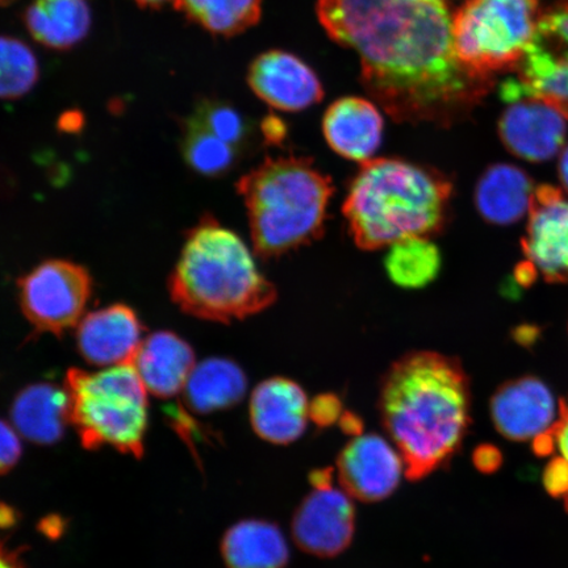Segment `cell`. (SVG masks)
<instances>
[{"mask_svg":"<svg viewBox=\"0 0 568 568\" xmlns=\"http://www.w3.org/2000/svg\"><path fill=\"white\" fill-rule=\"evenodd\" d=\"M316 10L329 38L359 55L362 84L397 123L449 126L495 87L458 59L446 2L317 0Z\"/></svg>","mask_w":568,"mask_h":568,"instance_id":"6da1fadb","label":"cell"},{"mask_svg":"<svg viewBox=\"0 0 568 568\" xmlns=\"http://www.w3.org/2000/svg\"><path fill=\"white\" fill-rule=\"evenodd\" d=\"M383 424L410 480L452 459L470 423V388L456 359L420 352L390 368L381 393Z\"/></svg>","mask_w":568,"mask_h":568,"instance_id":"7a4b0ae2","label":"cell"},{"mask_svg":"<svg viewBox=\"0 0 568 568\" xmlns=\"http://www.w3.org/2000/svg\"><path fill=\"white\" fill-rule=\"evenodd\" d=\"M450 197L452 183L436 170L376 159L362 163L344 213L355 243L374 251L442 230Z\"/></svg>","mask_w":568,"mask_h":568,"instance_id":"3957f363","label":"cell"},{"mask_svg":"<svg viewBox=\"0 0 568 568\" xmlns=\"http://www.w3.org/2000/svg\"><path fill=\"white\" fill-rule=\"evenodd\" d=\"M169 287L183 312L217 323L258 314L276 296L244 241L210 215L187 233Z\"/></svg>","mask_w":568,"mask_h":568,"instance_id":"277c9868","label":"cell"},{"mask_svg":"<svg viewBox=\"0 0 568 568\" xmlns=\"http://www.w3.org/2000/svg\"><path fill=\"white\" fill-rule=\"evenodd\" d=\"M255 252L276 257L323 233L333 194L328 176L301 158H267L237 183Z\"/></svg>","mask_w":568,"mask_h":568,"instance_id":"5b68a950","label":"cell"},{"mask_svg":"<svg viewBox=\"0 0 568 568\" xmlns=\"http://www.w3.org/2000/svg\"><path fill=\"white\" fill-rule=\"evenodd\" d=\"M70 423L89 450L111 446L140 458L148 426V389L132 364L67 375Z\"/></svg>","mask_w":568,"mask_h":568,"instance_id":"8992f818","label":"cell"},{"mask_svg":"<svg viewBox=\"0 0 568 568\" xmlns=\"http://www.w3.org/2000/svg\"><path fill=\"white\" fill-rule=\"evenodd\" d=\"M541 13L538 0H466L453 16L458 59L488 77L516 70Z\"/></svg>","mask_w":568,"mask_h":568,"instance_id":"52a82bcc","label":"cell"},{"mask_svg":"<svg viewBox=\"0 0 568 568\" xmlns=\"http://www.w3.org/2000/svg\"><path fill=\"white\" fill-rule=\"evenodd\" d=\"M516 71L517 78L500 87L504 102L539 99L568 119V0H559L541 13Z\"/></svg>","mask_w":568,"mask_h":568,"instance_id":"ba28073f","label":"cell"},{"mask_svg":"<svg viewBox=\"0 0 568 568\" xmlns=\"http://www.w3.org/2000/svg\"><path fill=\"white\" fill-rule=\"evenodd\" d=\"M20 305L41 333L60 336L80 324L92 282L87 268L68 261H48L18 282Z\"/></svg>","mask_w":568,"mask_h":568,"instance_id":"9c48e42d","label":"cell"},{"mask_svg":"<svg viewBox=\"0 0 568 568\" xmlns=\"http://www.w3.org/2000/svg\"><path fill=\"white\" fill-rule=\"evenodd\" d=\"M523 247L532 274L568 283V197L559 189H536Z\"/></svg>","mask_w":568,"mask_h":568,"instance_id":"30bf717a","label":"cell"},{"mask_svg":"<svg viewBox=\"0 0 568 568\" xmlns=\"http://www.w3.org/2000/svg\"><path fill=\"white\" fill-rule=\"evenodd\" d=\"M351 497L332 485L315 487L294 516L293 536L296 545L312 556L322 558L343 552L354 536L355 510Z\"/></svg>","mask_w":568,"mask_h":568,"instance_id":"8fae6325","label":"cell"},{"mask_svg":"<svg viewBox=\"0 0 568 568\" xmlns=\"http://www.w3.org/2000/svg\"><path fill=\"white\" fill-rule=\"evenodd\" d=\"M338 477L344 491L361 501L373 503L393 494L403 475L404 462L385 438L357 436L341 452Z\"/></svg>","mask_w":568,"mask_h":568,"instance_id":"7c38bea8","label":"cell"},{"mask_svg":"<svg viewBox=\"0 0 568 568\" xmlns=\"http://www.w3.org/2000/svg\"><path fill=\"white\" fill-rule=\"evenodd\" d=\"M247 83L261 101L280 111L307 110L324 98L315 71L300 57L283 51L258 55L248 68Z\"/></svg>","mask_w":568,"mask_h":568,"instance_id":"4fadbf2b","label":"cell"},{"mask_svg":"<svg viewBox=\"0 0 568 568\" xmlns=\"http://www.w3.org/2000/svg\"><path fill=\"white\" fill-rule=\"evenodd\" d=\"M560 402L542 381L525 376L496 390L491 415L496 429L510 442H536L552 429L559 417Z\"/></svg>","mask_w":568,"mask_h":568,"instance_id":"5bb4252c","label":"cell"},{"mask_svg":"<svg viewBox=\"0 0 568 568\" xmlns=\"http://www.w3.org/2000/svg\"><path fill=\"white\" fill-rule=\"evenodd\" d=\"M567 118L556 106L524 98L503 112L499 134L503 144L518 159L530 162L549 161L562 149Z\"/></svg>","mask_w":568,"mask_h":568,"instance_id":"9a60e30c","label":"cell"},{"mask_svg":"<svg viewBox=\"0 0 568 568\" xmlns=\"http://www.w3.org/2000/svg\"><path fill=\"white\" fill-rule=\"evenodd\" d=\"M142 325L126 305L91 312L78 324L77 345L91 365L119 366L132 364L142 344Z\"/></svg>","mask_w":568,"mask_h":568,"instance_id":"2e32d148","label":"cell"},{"mask_svg":"<svg viewBox=\"0 0 568 568\" xmlns=\"http://www.w3.org/2000/svg\"><path fill=\"white\" fill-rule=\"evenodd\" d=\"M310 418L303 388L286 378L262 382L251 400L253 429L267 443L287 445L301 438Z\"/></svg>","mask_w":568,"mask_h":568,"instance_id":"e0dca14e","label":"cell"},{"mask_svg":"<svg viewBox=\"0 0 568 568\" xmlns=\"http://www.w3.org/2000/svg\"><path fill=\"white\" fill-rule=\"evenodd\" d=\"M385 122L375 104L364 98H341L326 110V142L341 158L365 163L378 151Z\"/></svg>","mask_w":568,"mask_h":568,"instance_id":"ac0fdd59","label":"cell"},{"mask_svg":"<svg viewBox=\"0 0 568 568\" xmlns=\"http://www.w3.org/2000/svg\"><path fill=\"white\" fill-rule=\"evenodd\" d=\"M132 365L148 393L168 399L186 387L195 368V355L174 333L158 332L142 341Z\"/></svg>","mask_w":568,"mask_h":568,"instance_id":"d6986e66","label":"cell"},{"mask_svg":"<svg viewBox=\"0 0 568 568\" xmlns=\"http://www.w3.org/2000/svg\"><path fill=\"white\" fill-rule=\"evenodd\" d=\"M70 423L67 389L39 383L20 390L11 408V424L28 442L52 445L60 442Z\"/></svg>","mask_w":568,"mask_h":568,"instance_id":"ffe728a7","label":"cell"},{"mask_svg":"<svg viewBox=\"0 0 568 568\" xmlns=\"http://www.w3.org/2000/svg\"><path fill=\"white\" fill-rule=\"evenodd\" d=\"M536 190L520 168L499 163L486 170L475 190V204L487 222L509 225L530 212Z\"/></svg>","mask_w":568,"mask_h":568,"instance_id":"44dd1931","label":"cell"},{"mask_svg":"<svg viewBox=\"0 0 568 568\" xmlns=\"http://www.w3.org/2000/svg\"><path fill=\"white\" fill-rule=\"evenodd\" d=\"M32 38L55 51H67L87 38L91 26L84 0H34L24 13Z\"/></svg>","mask_w":568,"mask_h":568,"instance_id":"7402d4cb","label":"cell"},{"mask_svg":"<svg viewBox=\"0 0 568 568\" xmlns=\"http://www.w3.org/2000/svg\"><path fill=\"white\" fill-rule=\"evenodd\" d=\"M222 552L229 568H284L290 558L286 538L276 525L244 520L225 532Z\"/></svg>","mask_w":568,"mask_h":568,"instance_id":"603a6c76","label":"cell"},{"mask_svg":"<svg viewBox=\"0 0 568 568\" xmlns=\"http://www.w3.org/2000/svg\"><path fill=\"white\" fill-rule=\"evenodd\" d=\"M183 390L190 410L212 414L243 399L246 378L244 372L229 359H205L195 366Z\"/></svg>","mask_w":568,"mask_h":568,"instance_id":"cb8c5ba5","label":"cell"},{"mask_svg":"<svg viewBox=\"0 0 568 568\" xmlns=\"http://www.w3.org/2000/svg\"><path fill=\"white\" fill-rule=\"evenodd\" d=\"M174 7L203 30L224 38L258 23L262 0H175Z\"/></svg>","mask_w":568,"mask_h":568,"instance_id":"d4e9b609","label":"cell"},{"mask_svg":"<svg viewBox=\"0 0 568 568\" xmlns=\"http://www.w3.org/2000/svg\"><path fill=\"white\" fill-rule=\"evenodd\" d=\"M386 268L390 281L403 288L428 286L442 268V254L429 237L416 236L389 246Z\"/></svg>","mask_w":568,"mask_h":568,"instance_id":"484cf974","label":"cell"},{"mask_svg":"<svg viewBox=\"0 0 568 568\" xmlns=\"http://www.w3.org/2000/svg\"><path fill=\"white\" fill-rule=\"evenodd\" d=\"M239 149L226 144L203 126L189 119L184 133L183 153L189 165L209 176L226 172L237 158Z\"/></svg>","mask_w":568,"mask_h":568,"instance_id":"4316f807","label":"cell"},{"mask_svg":"<svg viewBox=\"0 0 568 568\" xmlns=\"http://www.w3.org/2000/svg\"><path fill=\"white\" fill-rule=\"evenodd\" d=\"M532 447L538 456H550L557 453L545 468L544 485L551 496L564 500L568 513V404L566 402H560L556 425L546 435L537 438Z\"/></svg>","mask_w":568,"mask_h":568,"instance_id":"83f0119b","label":"cell"},{"mask_svg":"<svg viewBox=\"0 0 568 568\" xmlns=\"http://www.w3.org/2000/svg\"><path fill=\"white\" fill-rule=\"evenodd\" d=\"M39 80L38 60L23 41L3 36L2 78L0 94L3 99H19L30 92Z\"/></svg>","mask_w":568,"mask_h":568,"instance_id":"f1b7e54d","label":"cell"},{"mask_svg":"<svg viewBox=\"0 0 568 568\" xmlns=\"http://www.w3.org/2000/svg\"><path fill=\"white\" fill-rule=\"evenodd\" d=\"M190 119L236 149L243 146L247 139L248 128L244 116L230 104L205 101Z\"/></svg>","mask_w":568,"mask_h":568,"instance_id":"f546056e","label":"cell"},{"mask_svg":"<svg viewBox=\"0 0 568 568\" xmlns=\"http://www.w3.org/2000/svg\"><path fill=\"white\" fill-rule=\"evenodd\" d=\"M19 436V432L13 428L12 424L6 420L2 422V429H0V466H2L3 474L16 467L21 457L23 447H21Z\"/></svg>","mask_w":568,"mask_h":568,"instance_id":"4dcf8cb0","label":"cell"},{"mask_svg":"<svg viewBox=\"0 0 568 568\" xmlns=\"http://www.w3.org/2000/svg\"><path fill=\"white\" fill-rule=\"evenodd\" d=\"M341 414V404L337 397L323 395L310 404V417L320 426L331 425L337 422Z\"/></svg>","mask_w":568,"mask_h":568,"instance_id":"1f68e13d","label":"cell"},{"mask_svg":"<svg viewBox=\"0 0 568 568\" xmlns=\"http://www.w3.org/2000/svg\"><path fill=\"white\" fill-rule=\"evenodd\" d=\"M262 133L268 144H280L286 136V125L281 119L270 115L261 124Z\"/></svg>","mask_w":568,"mask_h":568,"instance_id":"d6a6232c","label":"cell"},{"mask_svg":"<svg viewBox=\"0 0 568 568\" xmlns=\"http://www.w3.org/2000/svg\"><path fill=\"white\" fill-rule=\"evenodd\" d=\"M475 464L481 471H494L501 464L500 453L493 446H481L475 453Z\"/></svg>","mask_w":568,"mask_h":568,"instance_id":"836d02e7","label":"cell"},{"mask_svg":"<svg viewBox=\"0 0 568 568\" xmlns=\"http://www.w3.org/2000/svg\"><path fill=\"white\" fill-rule=\"evenodd\" d=\"M558 173L560 182H562L568 193V145L564 149L562 154H560Z\"/></svg>","mask_w":568,"mask_h":568,"instance_id":"e575fe53","label":"cell"},{"mask_svg":"<svg viewBox=\"0 0 568 568\" xmlns=\"http://www.w3.org/2000/svg\"><path fill=\"white\" fill-rule=\"evenodd\" d=\"M142 9H160L169 2L175 3V0H134Z\"/></svg>","mask_w":568,"mask_h":568,"instance_id":"d590c367","label":"cell"},{"mask_svg":"<svg viewBox=\"0 0 568 568\" xmlns=\"http://www.w3.org/2000/svg\"><path fill=\"white\" fill-rule=\"evenodd\" d=\"M2 568H21V566L18 562L17 557L12 556V552L10 554V556H7V554L4 551L3 559H2Z\"/></svg>","mask_w":568,"mask_h":568,"instance_id":"8d00e7d4","label":"cell"},{"mask_svg":"<svg viewBox=\"0 0 568 568\" xmlns=\"http://www.w3.org/2000/svg\"><path fill=\"white\" fill-rule=\"evenodd\" d=\"M12 2H16V0H2V4H3V6H9V4H11Z\"/></svg>","mask_w":568,"mask_h":568,"instance_id":"74e56055","label":"cell"},{"mask_svg":"<svg viewBox=\"0 0 568 568\" xmlns=\"http://www.w3.org/2000/svg\"><path fill=\"white\" fill-rule=\"evenodd\" d=\"M422 2H446V0H422Z\"/></svg>","mask_w":568,"mask_h":568,"instance_id":"f35d334b","label":"cell"}]
</instances>
